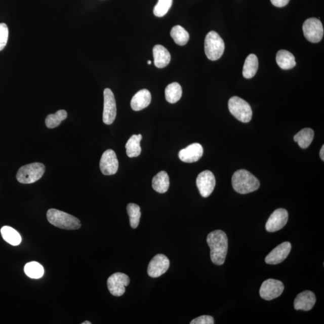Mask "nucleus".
<instances>
[{
	"mask_svg": "<svg viewBox=\"0 0 324 324\" xmlns=\"http://www.w3.org/2000/svg\"><path fill=\"white\" fill-rule=\"evenodd\" d=\"M207 242L210 248V257L213 263L224 264L228 249V239L224 232L216 230L207 236Z\"/></svg>",
	"mask_w": 324,
	"mask_h": 324,
	"instance_id": "f257e3e1",
	"label": "nucleus"
},
{
	"mask_svg": "<svg viewBox=\"0 0 324 324\" xmlns=\"http://www.w3.org/2000/svg\"><path fill=\"white\" fill-rule=\"evenodd\" d=\"M232 184L236 192L240 194L255 192L260 186L258 178L245 170L235 172L232 177Z\"/></svg>",
	"mask_w": 324,
	"mask_h": 324,
	"instance_id": "f03ea898",
	"label": "nucleus"
},
{
	"mask_svg": "<svg viewBox=\"0 0 324 324\" xmlns=\"http://www.w3.org/2000/svg\"><path fill=\"white\" fill-rule=\"evenodd\" d=\"M47 219L51 224L63 229L75 230L80 228L79 220L62 211L50 209L47 214Z\"/></svg>",
	"mask_w": 324,
	"mask_h": 324,
	"instance_id": "7ed1b4c3",
	"label": "nucleus"
},
{
	"mask_svg": "<svg viewBox=\"0 0 324 324\" xmlns=\"http://www.w3.org/2000/svg\"><path fill=\"white\" fill-rule=\"evenodd\" d=\"M45 167L43 164L32 163L24 165L19 168L16 179L22 184H31L40 180L45 173Z\"/></svg>",
	"mask_w": 324,
	"mask_h": 324,
	"instance_id": "20e7f679",
	"label": "nucleus"
},
{
	"mask_svg": "<svg viewBox=\"0 0 324 324\" xmlns=\"http://www.w3.org/2000/svg\"><path fill=\"white\" fill-rule=\"evenodd\" d=\"M205 53L209 60L216 61L222 56L225 43L218 32L212 31L207 34L205 39Z\"/></svg>",
	"mask_w": 324,
	"mask_h": 324,
	"instance_id": "39448f33",
	"label": "nucleus"
},
{
	"mask_svg": "<svg viewBox=\"0 0 324 324\" xmlns=\"http://www.w3.org/2000/svg\"><path fill=\"white\" fill-rule=\"evenodd\" d=\"M228 108L230 112L235 117L242 123L251 122L252 110L249 103L240 97L234 96L229 99Z\"/></svg>",
	"mask_w": 324,
	"mask_h": 324,
	"instance_id": "423d86ee",
	"label": "nucleus"
},
{
	"mask_svg": "<svg viewBox=\"0 0 324 324\" xmlns=\"http://www.w3.org/2000/svg\"><path fill=\"white\" fill-rule=\"evenodd\" d=\"M303 30L306 39L312 43H317L322 39L323 27L322 22L318 19H307L304 22Z\"/></svg>",
	"mask_w": 324,
	"mask_h": 324,
	"instance_id": "0eeeda50",
	"label": "nucleus"
},
{
	"mask_svg": "<svg viewBox=\"0 0 324 324\" xmlns=\"http://www.w3.org/2000/svg\"><path fill=\"white\" fill-rule=\"evenodd\" d=\"M284 290V285L281 281L269 278L262 283L259 294L262 299L272 300L279 297Z\"/></svg>",
	"mask_w": 324,
	"mask_h": 324,
	"instance_id": "6e6552de",
	"label": "nucleus"
},
{
	"mask_svg": "<svg viewBox=\"0 0 324 324\" xmlns=\"http://www.w3.org/2000/svg\"><path fill=\"white\" fill-rule=\"evenodd\" d=\"M130 283V278L128 275L122 273L113 274L107 281L108 290L112 296H122L126 291V287Z\"/></svg>",
	"mask_w": 324,
	"mask_h": 324,
	"instance_id": "1a4fd4ad",
	"label": "nucleus"
},
{
	"mask_svg": "<svg viewBox=\"0 0 324 324\" xmlns=\"http://www.w3.org/2000/svg\"><path fill=\"white\" fill-rule=\"evenodd\" d=\"M170 262L166 256L158 254L151 259L148 264L147 273L149 276L157 278L161 276L170 268Z\"/></svg>",
	"mask_w": 324,
	"mask_h": 324,
	"instance_id": "9d476101",
	"label": "nucleus"
},
{
	"mask_svg": "<svg viewBox=\"0 0 324 324\" xmlns=\"http://www.w3.org/2000/svg\"><path fill=\"white\" fill-rule=\"evenodd\" d=\"M196 185L200 195L204 197H209L215 189V177L212 172L208 170L204 171L197 176Z\"/></svg>",
	"mask_w": 324,
	"mask_h": 324,
	"instance_id": "9b49d317",
	"label": "nucleus"
},
{
	"mask_svg": "<svg viewBox=\"0 0 324 324\" xmlns=\"http://www.w3.org/2000/svg\"><path fill=\"white\" fill-rule=\"evenodd\" d=\"M104 108L103 112V122L107 125L112 124L116 115V106L114 95L111 90H104Z\"/></svg>",
	"mask_w": 324,
	"mask_h": 324,
	"instance_id": "f8f14e48",
	"label": "nucleus"
},
{
	"mask_svg": "<svg viewBox=\"0 0 324 324\" xmlns=\"http://www.w3.org/2000/svg\"><path fill=\"white\" fill-rule=\"evenodd\" d=\"M100 169L105 176H112L118 169V160L114 152L111 149L103 153L100 161Z\"/></svg>",
	"mask_w": 324,
	"mask_h": 324,
	"instance_id": "ddd939ff",
	"label": "nucleus"
},
{
	"mask_svg": "<svg viewBox=\"0 0 324 324\" xmlns=\"http://www.w3.org/2000/svg\"><path fill=\"white\" fill-rule=\"evenodd\" d=\"M288 218L289 216L287 210L284 209H277L268 219L265 228L270 232L279 231L287 225Z\"/></svg>",
	"mask_w": 324,
	"mask_h": 324,
	"instance_id": "4468645a",
	"label": "nucleus"
},
{
	"mask_svg": "<svg viewBox=\"0 0 324 324\" xmlns=\"http://www.w3.org/2000/svg\"><path fill=\"white\" fill-rule=\"evenodd\" d=\"M291 250L290 242H284L273 249L266 257L265 261L268 264L276 265L282 262L289 255Z\"/></svg>",
	"mask_w": 324,
	"mask_h": 324,
	"instance_id": "2eb2a0df",
	"label": "nucleus"
},
{
	"mask_svg": "<svg viewBox=\"0 0 324 324\" xmlns=\"http://www.w3.org/2000/svg\"><path fill=\"white\" fill-rule=\"evenodd\" d=\"M203 153L202 146L199 143H194L180 150L178 157L183 162L193 163L202 157Z\"/></svg>",
	"mask_w": 324,
	"mask_h": 324,
	"instance_id": "dca6fc26",
	"label": "nucleus"
},
{
	"mask_svg": "<svg viewBox=\"0 0 324 324\" xmlns=\"http://www.w3.org/2000/svg\"><path fill=\"white\" fill-rule=\"evenodd\" d=\"M316 300L315 295L312 291L302 292L298 295L294 300L295 309L309 311L315 305Z\"/></svg>",
	"mask_w": 324,
	"mask_h": 324,
	"instance_id": "f3484780",
	"label": "nucleus"
},
{
	"mask_svg": "<svg viewBox=\"0 0 324 324\" xmlns=\"http://www.w3.org/2000/svg\"><path fill=\"white\" fill-rule=\"evenodd\" d=\"M151 95L150 92L146 89L139 91L132 97L131 105L134 111H139L144 109L150 104Z\"/></svg>",
	"mask_w": 324,
	"mask_h": 324,
	"instance_id": "a211bd4d",
	"label": "nucleus"
},
{
	"mask_svg": "<svg viewBox=\"0 0 324 324\" xmlns=\"http://www.w3.org/2000/svg\"><path fill=\"white\" fill-rule=\"evenodd\" d=\"M154 63L157 68H164L170 64L171 54L166 48L160 45H155L153 50Z\"/></svg>",
	"mask_w": 324,
	"mask_h": 324,
	"instance_id": "6ab92c4d",
	"label": "nucleus"
},
{
	"mask_svg": "<svg viewBox=\"0 0 324 324\" xmlns=\"http://www.w3.org/2000/svg\"><path fill=\"white\" fill-rule=\"evenodd\" d=\"M275 59L278 66L284 70L293 69L296 66V59L294 55L286 50L278 51Z\"/></svg>",
	"mask_w": 324,
	"mask_h": 324,
	"instance_id": "aec40b11",
	"label": "nucleus"
},
{
	"mask_svg": "<svg viewBox=\"0 0 324 324\" xmlns=\"http://www.w3.org/2000/svg\"><path fill=\"white\" fill-rule=\"evenodd\" d=\"M152 187L157 192H167L170 187V178L165 171H160L155 176L152 180Z\"/></svg>",
	"mask_w": 324,
	"mask_h": 324,
	"instance_id": "412c9836",
	"label": "nucleus"
},
{
	"mask_svg": "<svg viewBox=\"0 0 324 324\" xmlns=\"http://www.w3.org/2000/svg\"><path fill=\"white\" fill-rule=\"evenodd\" d=\"M259 66L258 58L255 54L249 55L243 66L242 74L246 79H251L257 73Z\"/></svg>",
	"mask_w": 324,
	"mask_h": 324,
	"instance_id": "4be33fe9",
	"label": "nucleus"
},
{
	"mask_svg": "<svg viewBox=\"0 0 324 324\" xmlns=\"http://www.w3.org/2000/svg\"><path fill=\"white\" fill-rule=\"evenodd\" d=\"M142 135H132L126 144V153L129 157H135L139 156L141 153L140 142L142 140Z\"/></svg>",
	"mask_w": 324,
	"mask_h": 324,
	"instance_id": "5701e85b",
	"label": "nucleus"
},
{
	"mask_svg": "<svg viewBox=\"0 0 324 324\" xmlns=\"http://www.w3.org/2000/svg\"><path fill=\"white\" fill-rule=\"evenodd\" d=\"M313 138V130L310 128H304L294 136V139L301 148L305 149L309 147Z\"/></svg>",
	"mask_w": 324,
	"mask_h": 324,
	"instance_id": "b1692460",
	"label": "nucleus"
},
{
	"mask_svg": "<svg viewBox=\"0 0 324 324\" xmlns=\"http://www.w3.org/2000/svg\"><path fill=\"white\" fill-rule=\"evenodd\" d=\"M2 237L9 244L12 246H18L22 241L21 236L17 231L12 227L3 226L1 229Z\"/></svg>",
	"mask_w": 324,
	"mask_h": 324,
	"instance_id": "393cba45",
	"label": "nucleus"
},
{
	"mask_svg": "<svg viewBox=\"0 0 324 324\" xmlns=\"http://www.w3.org/2000/svg\"><path fill=\"white\" fill-rule=\"evenodd\" d=\"M182 93V88L180 84L173 83L168 85L165 89V97L167 102L175 103L181 99Z\"/></svg>",
	"mask_w": 324,
	"mask_h": 324,
	"instance_id": "a878e982",
	"label": "nucleus"
},
{
	"mask_svg": "<svg viewBox=\"0 0 324 324\" xmlns=\"http://www.w3.org/2000/svg\"><path fill=\"white\" fill-rule=\"evenodd\" d=\"M171 37L173 38L175 43L184 46L189 40V34L183 27L180 25H176L172 28L171 31Z\"/></svg>",
	"mask_w": 324,
	"mask_h": 324,
	"instance_id": "bb28decb",
	"label": "nucleus"
},
{
	"mask_svg": "<svg viewBox=\"0 0 324 324\" xmlns=\"http://www.w3.org/2000/svg\"><path fill=\"white\" fill-rule=\"evenodd\" d=\"M24 271L28 277L34 279L41 278L44 274L43 266L37 262H31L26 264Z\"/></svg>",
	"mask_w": 324,
	"mask_h": 324,
	"instance_id": "cd10ccee",
	"label": "nucleus"
},
{
	"mask_svg": "<svg viewBox=\"0 0 324 324\" xmlns=\"http://www.w3.org/2000/svg\"><path fill=\"white\" fill-rule=\"evenodd\" d=\"M67 113L65 110H59L54 114H50L45 119V124L47 128L54 129L58 127L61 124V122L66 119Z\"/></svg>",
	"mask_w": 324,
	"mask_h": 324,
	"instance_id": "c85d7f7f",
	"label": "nucleus"
},
{
	"mask_svg": "<svg viewBox=\"0 0 324 324\" xmlns=\"http://www.w3.org/2000/svg\"><path fill=\"white\" fill-rule=\"evenodd\" d=\"M127 212L130 218V224L132 228H137L141 216L140 207L137 204L130 203L127 206Z\"/></svg>",
	"mask_w": 324,
	"mask_h": 324,
	"instance_id": "c756f323",
	"label": "nucleus"
},
{
	"mask_svg": "<svg viewBox=\"0 0 324 324\" xmlns=\"http://www.w3.org/2000/svg\"><path fill=\"white\" fill-rule=\"evenodd\" d=\"M173 0H158L154 8V14L157 17H162L166 15L173 5Z\"/></svg>",
	"mask_w": 324,
	"mask_h": 324,
	"instance_id": "7c9ffc66",
	"label": "nucleus"
},
{
	"mask_svg": "<svg viewBox=\"0 0 324 324\" xmlns=\"http://www.w3.org/2000/svg\"><path fill=\"white\" fill-rule=\"evenodd\" d=\"M9 37V29L5 23L0 24V51L6 46Z\"/></svg>",
	"mask_w": 324,
	"mask_h": 324,
	"instance_id": "2f4dec72",
	"label": "nucleus"
},
{
	"mask_svg": "<svg viewBox=\"0 0 324 324\" xmlns=\"http://www.w3.org/2000/svg\"><path fill=\"white\" fill-rule=\"evenodd\" d=\"M190 324H213L215 320L212 316L203 315L196 317L190 322Z\"/></svg>",
	"mask_w": 324,
	"mask_h": 324,
	"instance_id": "473e14b6",
	"label": "nucleus"
},
{
	"mask_svg": "<svg viewBox=\"0 0 324 324\" xmlns=\"http://www.w3.org/2000/svg\"><path fill=\"white\" fill-rule=\"evenodd\" d=\"M270 1L275 7L283 8L288 4L290 0H270Z\"/></svg>",
	"mask_w": 324,
	"mask_h": 324,
	"instance_id": "72a5a7b5",
	"label": "nucleus"
},
{
	"mask_svg": "<svg viewBox=\"0 0 324 324\" xmlns=\"http://www.w3.org/2000/svg\"><path fill=\"white\" fill-rule=\"evenodd\" d=\"M324 146L322 145L321 149H320V157L323 161L324 160Z\"/></svg>",
	"mask_w": 324,
	"mask_h": 324,
	"instance_id": "f704fd0d",
	"label": "nucleus"
},
{
	"mask_svg": "<svg viewBox=\"0 0 324 324\" xmlns=\"http://www.w3.org/2000/svg\"><path fill=\"white\" fill-rule=\"evenodd\" d=\"M82 324H92V322L90 321H85L82 323Z\"/></svg>",
	"mask_w": 324,
	"mask_h": 324,
	"instance_id": "c9c22d12",
	"label": "nucleus"
},
{
	"mask_svg": "<svg viewBox=\"0 0 324 324\" xmlns=\"http://www.w3.org/2000/svg\"><path fill=\"white\" fill-rule=\"evenodd\" d=\"M148 64H151V61L150 60H148Z\"/></svg>",
	"mask_w": 324,
	"mask_h": 324,
	"instance_id": "e433bc0d",
	"label": "nucleus"
}]
</instances>
